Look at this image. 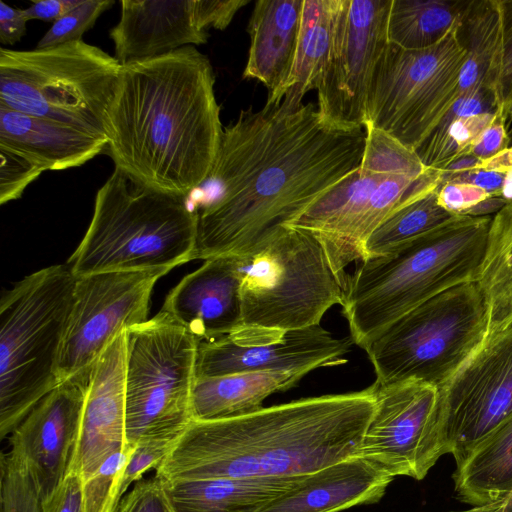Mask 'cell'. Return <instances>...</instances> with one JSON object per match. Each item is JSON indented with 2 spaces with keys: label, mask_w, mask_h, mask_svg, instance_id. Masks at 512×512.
<instances>
[{
  "label": "cell",
  "mask_w": 512,
  "mask_h": 512,
  "mask_svg": "<svg viewBox=\"0 0 512 512\" xmlns=\"http://www.w3.org/2000/svg\"><path fill=\"white\" fill-rule=\"evenodd\" d=\"M0 147L28 158L43 172L58 171L82 166L106 151L107 139L0 106Z\"/></svg>",
  "instance_id": "23"
},
{
  "label": "cell",
  "mask_w": 512,
  "mask_h": 512,
  "mask_svg": "<svg viewBox=\"0 0 512 512\" xmlns=\"http://www.w3.org/2000/svg\"><path fill=\"white\" fill-rule=\"evenodd\" d=\"M200 341L159 311L127 329L125 366L126 442L179 439L193 421Z\"/></svg>",
  "instance_id": "10"
},
{
  "label": "cell",
  "mask_w": 512,
  "mask_h": 512,
  "mask_svg": "<svg viewBox=\"0 0 512 512\" xmlns=\"http://www.w3.org/2000/svg\"><path fill=\"white\" fill-rule=\"evenodd\" d=\"M461 18L431 47L388 44L372 78L365 124L416 152L461 96L459 76L467 58Z\"/></svg>",
  "instance_id": "11"
},
{
  "label": "cell",
  "mask_w": 512,
  "mask_h": 512,
  "mask_svg": "<svg viewBox=\"0 0 512 512\" xmlns=\"http://www.w3.org/2000/svg\"><path fill=\"white\" fill-rule=\"evenodd\" d=\"M42 512H85L83 480L71 471L51 496L43 502Z\"/></svg>",
  "instance_id": "41"
},
{
  "label": "cell",
  "mask_w": 512,
  "mask_h": 512,
  "mask_svg": "<svg viewBox=\"0 0 512 512\" xmlns=\"http://www.w3.org/2000/svg\"><path fill=\"white\" fill-rule=\"evenodd\" d=\"M82 0H39L24 10L26 18L55 22L79 5Z\"/></svg>",
  "instance_id": "46"
},
{
  "label": "cell",
  "mask_w": 512,
  "mask_h": 512,
  "mask_svg": "<svg viewBox=\"0 0 512 512\" xmlns=\"http://www.w3.org/2000/svg\"><path fill=\"white\" fill-rule=\"evenodd\" d=\"M240 286L236 257L211 258L179 281L161 311L200 342L215 340L242 326Z\"/></svg>",
  "instance_id": "19"
},
{
  "label": "cell",
  "mask_w": 512,
  "mask_h": 512,
  "mask_svg": "<svg viewBox=\"0 0 512 512\" xmlns=\"http://www.w3.org/2000/svg\"><path fill=\"white\" fill-rule=\"evenodd\" d=\"M76 277L67 264L38 270L0 300V436L58 384Z\"/></svg>",
  "instance_id": "6"
},
{
  "label": "cell",
  "mask_w": 512,
  "mask_h": 512,
  "mask_svg": "<svg viewBox=\"0 0 512 512\" xmlns=\"http://www.w3.org/2000/svg\"><path fill=\"white\" fill-rule=\"evenodd\" d=\"M494 100L484 88L462 94L416 150L427 170L442 171L469 156L482 132L496 117Z\"/></svg>",
  "instance_id": "26"
},
{
  "label": "cell",
  "mask_w": 512,
  "mask_h": 512,
  "mask_svg": "<svg viewBox=\"0 0 512 512\" xmlns=\"http://www.w3.org/2000/svg\"><path fill=\"white\" fill-rule=\"evenodd\" d=\"M234 257L241 277V328L289 331L320 325L330 308L343 304L344 282L305 230L282 226Z\"/></svg>",
  "instance_id": "8"
},
{
  "label": "cell",
  "mask_w": 512,
  "mask_h": 512,
  "mask_svg": "<svg viewBox=\"0 0 512 512\" xmlns=\"http://www.w3.org/2000/svg\"><path fill=\"white\" fill-rule=\"evenodd\" d=\"M165 274L163 270L110 271L76 277L59 383L90 373L123 330L148 320L153 288Z\"/></svg>",
  "instance_id": "13"
},
{
  "label": "cell",
  "mask_w": 512,
  "mask_h": 512,
  "mask_svg": "<svg viewBox=\"0 0 512 512\" xmlns=\"http://www.w3.org/2000/svg\"><path fill=\"white\" fill-rule=\"evenodd\" d=\"M121 69L114 56L83 40L26 51L1 48L0 106L106 138Z\"/></svg>",
  "instance_id": "7"
},
{
  "label": "cell",
  "mask_w": 512,
  "mask_h": 512,
  "mask_svg": "<svg viewBox=\"0 0 512 512\" xmlns=\"http://www.w3.org/2000/svg\"><path fill=\"white\" fill-rule=\"evenodd\" d=\"M440 184L439 171L427 170L415 183L405 202L369 236L364 246V258L388 254L457 215L440 204Z\"/></svg>",
  "instance_id": "28"
},
{
  "label": "cell",
  "mask_w": 512,
  "mask_h": 512,
  "mask_svg": "<svg viewBox=\"0 0 512 512\" xmlns=\"http://www.w3.org/2000/svg\"><path fill=\"white\" fill-rule=\"evenodd\" d=\"M178 439L160 438L138 442L124 469L120 495L123 498L130 485L141 480L142 475L151 468H157L170 453Z\"/></svg>",
  "instance_id": "38"
},
{
  "label": "cell",
  "mask_w": 512,
  "mask_h": 512,
  "mask_svg": "<svg viewBox=\"0 0 512 512\" xmlns=\"http://www.w3.org/2000/svg\"><path fill=\"white\" fill-rule=\"evenodd\" d=\"M0 204L19 199L43 170L28 158L0 147Z\"/></svg>",
  "instance_id": "37"
},
{
  "label": "cell",
  "mask_w": 512,
  "mask_h": 512,
  "mask_svg": "<svg viewBox=\"0 0 512 512\" xmlns=\"http://www.w3.org/2000/svg\"><path fill=\"white\" fill-rule=\"evenodd\" d=\"M441 183L454 181L475 185L485 190L491 197L504 194L505 184L510 173L494 170H476L457 174H447L439 171Z\"/></svg>",
  "instance_id": "44"
},
{
  "label": "cell",
  "mask_w": 512,
  "mask_h": 512,
  "mask_svg": "<svg viewBox=\"0 0 512 512\" xmlns=\"http://www.w3.org/2000/svg\"><path fill=\"white\" fill-rule=\"evenodd\" d=\"M457 512H512V492L497 503Z\"/></svg>",
  "instance_id": "47"
},
{
  "label": "cell",
  "mask_w": 512,
  "mask_h": 512,
  "mask_svg": "<svg viewBox=\"0 0 512 512\" xmlns=\"http://www.w3.org/2000/svg\"><path fill=\"white\" fill-rule=\"evenodd\" d=\"M120 4V19L109 35L114 57L122 66L208 41L196 0H122Z\"/></svg>",
  "instance_id": "20"
},
{
  "label": "cell",
  "mask_w": 512,
  "mask_h": 512,
  "mask_svg": "<svg viewBox=\"0 0 512 512\" xmlns=\"http://www.w3.org/2000/svg\"><path fill=\"white\" fill-rule=\"evenodd\" d=\"M477 282L452 287L393 322L365 350L376 382L417 381L442 387L488 336Z\"/></svg>",
  "instance_id": "9"
},
{
  "label": "cell",
  "mask_w": 512,
  "mask_h": 512,
  "mask_svg": "<svg viewBox=\"0 0 512 512\" xmlns=\"http://www.w3.org/2000/svg\"><path fill=\"white\" fill-rule=\"evenodd\" d=\"M339 0H304L297 50L283 99L300 105L304 95L318 87L327 63Z\"/></svg>",
  "instance_id": "29"
},
{
  "label": "cell",
  "mask_w": 512,
  "mask_h": 512,
  "mask_svg": "<svg viewBox=\"0 0 512 512\" xmlns=\"http://www.w3.org/2000/svg\"><path fill=\"white\" fill-rule=\"evenodd\" d=\"M364 128L366 137L360 172L378 179L391 176L419 179L426 173L415 151L370 124H365Z\"/></svg>",
  "instance_id": "32"
},
{
  "label": "cell",
  "mask_w": 512,
  "mask_h": 512,
  "mask_svg": "<svg viewBox=\"0 0 512 512\" xmlns=\"http://www.w3.org/2000/svg\"><path fill=\"white\" fill-rule=\"evenodd\" d=\"M114 5L113 0H82V2L55 21L39 40L36 48H49L82 40L99 16Z\"/></svg>",
  "instance_id": "36"
},
{
  "label": "cell",
  "mask_w": 512,
  "mask_h": 512,
  "mask_svg": "<svg viewBox=\"0 0 512 512\" xmlns=\"http://www.w3.org/2000/svg\"><path fill=\"white\" fill-rule=\"evenodd\" d=\"M1 512H42L43 502L23 461L9 451L1 455Z\"/></svg>",
  "instance_id": "35"
},
{
  "label": "cell",
  "mask_w": 512,
  "mask_h": 512,
  "mask_svg": "<svg viewBox=\"0 0 512 512\" xmlns=\"http://www.w3.org/2000/svg\"><path fill=\"white\" fill-rule=\"evenodd\" d=\"M375 410L364 433L359 455L393 477L422 480L441 452L439 388L403 381L372 384Z\"/></svg>",
  "instance_id": "15"
},
{
  "label": "cell",
  "mask_w": 512,
  "mask_h": 512,
  "mask_svg": "<svg viewBox=\"0 0 512 512\" xmlns=\"http://www.w3.org/2000/svg\"><path fill=\"white\" fill-rule=\"evenodd\" d=\"M465 2L391 0L389 43L405 50H421L438 43L461 17Z\"/></svg>",
  "instance_id": "31"
},
{
  "label": "cell",
  "mask_w": 512,
  "mask_h": 512,
  "mask_svg": "<svg viewBox=\"0 0 512 512\" xmlns=\"http://www.w3.org/2000/svg\"><path fill=\"white\" fill-rule=\"evenodd\" d=\"M304 376L291 372H243L197 379L192 396L193 421H215L263 408L270 395L296 386Z\"/></svg>",
  "instance_id": "25"
},
{
  "label": "cell",
  "mask_w": 512,
  "mask_h": 512,
  "mask_svg": "<svg viewBox=\"0 0 512 512\" xmlns=\"http://www.w3.org/2000/svg\"><path fill=\"white\" fill-rule=\"evenodd\" d=\"M477 284L488 312V334L512 324V197L491 219Z\"/></svg>",
  "instance_id": "30"
},
{
  "label": "cell",
  "mask_w": 512,
  "mask_h": 512,
  "mask_svg": "<svg viewBox=\"0 0 512 512\" xmlns=\"http://www.w3.org/2000/svg\"><path fill=\"white\" fill-rule=\"evenodd\" d=\"M456 498L472 507L512 492V416L481 442L453 475Z\"/></svg>",
  "instance_id": "27"
},
{
  "label": "cell",
  "mask_w": 512,
  "mask_h": 512,
  "mask_svg": "<svg viewBox=\"0 0 512 512\" xmlns=\"http://www.w3.org/2000/svg\"><path fill=\"white\" fill-rule=\"evenodd\" d=\"M491 198L483 189L468 183L448 181L438 189L440 204L453 214L469 213L482 202Z\"/></svg>",
  "instance_id": "40"
},
{
  "label": "cell",
  "mask_w": 512,
  "mask_h": 512,
  "mask_svg": "<svg viewBox=\"0 0 512 512\" xmlns=\"http://www.w3.org/2000/svg\"><path fill=\"white\" fill-rule=\"evenodd\" d=\"M127 329L93 366L81 418L72 470L89 479L126 442L125 366Z\"/></svg>",
  "instance_id": "18"
},
{
  "label": "cell",
  "mask_w": 512,
  "mask_h": 512,
  "mask_svg": "<svg viewBox=\"0 0 512 512\" xmlns=\"http://www.w3.org/2000/svg\"><path fill=\"white\" fill-rule=\"evenodd\" d=\"M304 476L160 481L173 512H259Z\"/></svg>",
  "instance_id": "24"
},
{
  "label": "cell",
  "mask_w": 512,
  "mask_h": 512,
  "mask_svg": "<svg viewBox=\"0 0 512 512\" xmlns=\"http://www.w3.org/2000/svg\"><path fill=\"white\" fill-rule=\"evenodd\" d=\"M439 410L441 452L458 467L512 416V324L488 334L439 388Z\"/></svg>",
  "instance_id": "12"
},
{
  "label": "cell",
  "mask_w": 512,
  "mask_h": 512,
  "mask_svg": "<svg viewBox=\"0 0 512 512\" xmlns=\"http://www.w3.org/2000/svg\"><path fill=\"white\" fill-rule=\"evenodd\" d=\"M391 0H339L329 57L319 81L317 108L324 120L363 128L377 64L389 44Z\"/></svg>",
  "instance_id": "14"
},
{
  "label": "cell",
  "mask_w": 512,
  "mask_h": 512,
  "mask_svg": "<svg viewBox=\"0 0 512 512\" xmlns=\"http://www.w3.org/2000/svg\"><path fill=\"white\" fill-rule=\"evenodd\" d=\"M304 0H258L248 23L250 47L243 78L269 89L267 102H281L298 43Z\"/></svg>",
  "instance_id": "22"
},
{
  "label": "cell",
  "mask_w": 512,
  "mask_h": 512,
  "mask_svg": "<svg viewBox=\"0 0 512 512\" xmlns=\"http://www.w3.org/2000/svg\"><path fill=\"white\" fill-rule=\"evenodd\" d=\"M28 19L23 9H16L0 0V42L14 45L26 34Z\"/></svg>",
  "instance_id": "45"
},
{
  "label": "cell",
  "mask_w": 512,
  "mask_h": 512,
  "mask_svg": "<svg viewBox=\"0 0 512 512\" xmlns=\"http://www.w3.org/2000/svg\"><path fill=\"white\" fill-rule=\"evenodd\" d=\"M492 217L457 214L346 274L342 314L364 351L393 322L430 298L477 282Z\"/></svg>",
  "instance_id": "4"
},
{
  "label": "cell",
  "mask_w": 512,
  "mask_h": 512,
  "mask_svg": "<svg viewBox=\"0 0 512 512\" xmlns=\"http://www.w3.org/2000/svg\"><path fill=\"white\" fill-rule=\"evenodd\" d=\"M375 410L373 386L192 421L156 468L161 480L290 478L359 454Z\"/></svg>",
  "instance_id": "3"
},
{
  "label": "cell",
  "mask_w": 512,
  "mask_h": 512,
  "mask_svg": "<svg viewBox=\"0 0 512 512\" xmlns=\"http://www.w3.org/2000/svg\"><path fill=\"white\" fill-rule=\"evenodd\" d=\"M90 373L60 382L11 433L10 451L26 465L42 502L72 470Z\"/></svg>",
  "instance_id": "17"
},
{
  "label": "cell",
  "mask_w": 512,
  "mask_h": 512,
  "mask_svg": "<svg viewBox=\"0 0 512 512\" xmlns=\"http://www.w3.org/2000/svg\"><path fill=\"white\" fill-rule=\"evenodd\" d=\"M209 58L194 46L122 66L106 152L140 185L187 197L207 178L223 126Z\"/></svg>",
  "instance_id": "2"
},
{
  "label": "cell",
  "mask_w": 512,
  "mask_h": 512,
  "mask_svg": "<svg viewBox=\"0 0 512 512\" xmlns=\"http://www.w3.org/2000/svg\"><path fill=\"white\" fill-rule=\"evenodd\" d=\"M118 512H173L165 496L162 483L154 478L139 480L125 495Z\"/></svg>",
  "instance_id": "39"
},
{
  "label": "cell",
  "mask_w": 512,
  "mask_h": 512,
  "mask_svg": "<svg viewBox=\"0 0 512 512\" xmlns=\"http://www.w3.org/2000/svg\"><path fill=\"white\" fill-rule=\"evenodd\" d=\"M353 344L350 336L338 337L321 325L289 331L242 327L199 343L196 376L202 379L258 371L305 376L318 368L346 363Z\"/></svg>",
  "instance_id": "16"
},
{
  "label": "cell",
  "mask_w": 512,
  "mask_h": 512,
  "mask_svg": "<svg viewBox=\"0 0 512 512\" xmlns=\"http://www.w3.org/2000/svg\"><path fill=\"white\" fill-rule=\"evenodd\" d=\"M509 146L510 139L507 133V119L500 111H496L495 119L482 132L469 155L480 160H488L501 154Z\"/></svg>",
  "instance_id": "42"
},
{
  "label": "cell",
  "mask_w": 512,
  "mask_h": 512,
  "mask_svg": "<svg viewBox=\"0 0 512 512\" xmlns=\"http://www.w3.org/2000/svg\"><path fill=\"white\" fill-rule=\"evenodd\" d=\"M196 3L198 15L206 30H224L250 0H196Z\"/></svg>",
  "instance_id": "43"
},
{
  "label": "cell",
  "mask_w": 512,
  "mask_h": 512,
  "mask_svg": "<svg viewBox=\"0 0 512 512\" xmlns=\"http://www.w3.org/2000/svg\"><path fill=\"white\" fill-rule=\"evenodd\" d=\"M365 128L343 129L313 103L249 107L223 133L214 164L186 199L198 206L192 260L242 256L359 170Z\"/></svg>",
  "instance_id": "1"
},
{
  "label": "cell",
  "mask_w": 512,
  "mask_h": 512,
  "mask_svg": "<svg viewBox=\"0 0 512 512\" xmlns=\"http://www.w3.org/2000/svg\"><path fill=\"white\" fill-rule=\"evenodd\" d=\"M500 26L496 52L487 87L493 93L497 111L512 116V0H499Z\"/></svg>",
  "instance_id": "33"
},
{
  "label": "cell",
  "mask_w": 512,
  "mask_h": 512,
  "mask_svg": "<svg viewBox=\"0 0 512 512\" xmlns=\"http://www.w3.org/2000/svg\"><path fill=\"white\" fill-rule=\"evenodd\" d=\"M393 476L362 455H354L305 475L259 512H340L377 503Z\"/></svg>",
  "instance_id": "21"
},
{
  "label": "cell",
  "mask_w": 512,
  "mask_h": 512,
  "mask_svg": "<svg viewBox=\"0 0 512 512\" xmlns=\"http://www.w3.org/2000/svg\"><path fill=\"white\" fill-rule=\"evenodd\" d=\"M134 447L112 454L86 481H83L85 512H118L120 486L128 458Z\"/></svg>",
  "instance_id": "34"
},
{
  "label": "cell",
  "mask_w": 512,
  "mask_h": 512,
  "mask_svg": "<svg viewBox=\"0 0 512 512\" xmlns=\"http://www.w3.org/2000/svg\"><path fill=\"white\" fill-rule=\"evenodd\" d=\"M198 213L185 197L146 188L121 171L98 189L88 229L69 257L75 277L173 268L189 262Z\"/></svg>",
  "instance_id": "5"
}]
</instances>
